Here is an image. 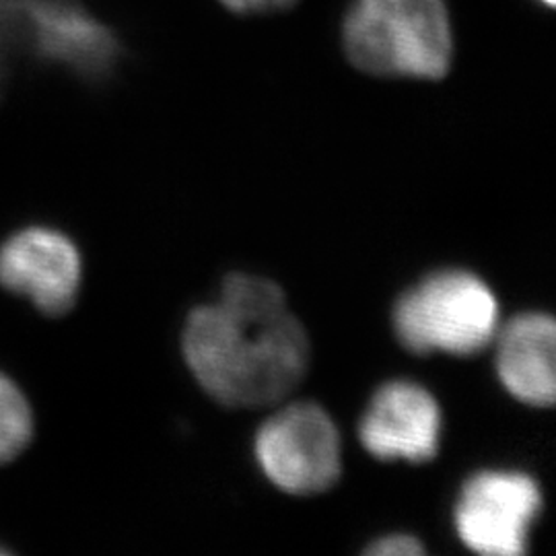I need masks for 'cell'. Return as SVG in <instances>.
<instances>
[{
    "label": "cell",
    "mask_w": 556,
    "mask_h": 556,
    "mask_svg": "<svg viewBox=\"0 0 556 556\" xmlns=\"http://www.w3.org/2000/svg\"><path fill=\"white\" fill-rule=\"evenodd\" d=\"M540 2H544L546 7H555V0H540Z\"/></svg>",
    "instance_id": "14"
},
{
    "label": "cell",
    "mask_w": 556,
    "mask_h": 556,
    "mask_svg": "<svg viewBox=\"0 0 556 556\" xmlns=\"http://www.w3.org/2000/svg\"><path fill=\"white\" fill-rule=\"evenodd\" d=\"M80 273L79 250L54 229H25L0 248V285L46 316H62L75 305Z\"/></svg>",
    "instance_id": "6"
},
{
    "label": "cell",
    "mask_w": 556,
    "mask_h": 556,
    "mask_svg": "<svg viewBox=\"0 0 556 556\" xmlns=\"http://www.w3.org/2000/svg\"><path fill=\"white\" fill-rule=\"evenodd\" d=\"M556 326L551 316L521 314L498 334L497 374L511 396L536 406H553L556 394Z\"/></svg>",
    "instance_id": "9"
},
{
    "label": "cell",
    "mask_w": 556,
    "mask_h": 556,
    "mask_svg": "<svg viewBox=\"0 0 556 556\" xmlns=\"http://www.w3.org/2000/svg\"><path fill=\"white\" fill-rule=\"evenodd\" d=\"M425 548L417 538L394 534V536L379 538L367 548V555L374 556H417L422 555Z\"/></svg>",
    "instance_id": "12"
},
{
    "label": "cell",
    "mask_w": 556,
    "mask_h": 556,
    "mask_svg": "<svg viewBox=\"0 0 556 556\" xmlns=\"http://www.w3.org/2000/svg\"><path fill=\"white\" fill-rule=\"evenodd\" d=\"M225 9L238 15H262L293 7L298 0H220Z\"/></svg>",
    "instance_id": "13"
},
{
    "label": "cell",
    "mask_w": 556,
    "mask_h": 556,
    "mask_svg": "<svg viewBox=\"0 0 556 556\" xmlns=\"http://www.w3.org/2000/svg\"><path fill=\"white\" fill-rule=\"evenodd\" d=\"M441 408L425 388L410 381H390L379 388L361 418L358 438L378 459L429 462L438 456Z\"/></svg>",
    "instance_id": "7"
},
{
    "label": "cell",
    "mask_w": 556,
    "mask_h": 556,
    "mask_svg": "<svg viewBox=\"0 0 556 556\" xmlns=\"http://www.w3.org/2000/svg\"><path fill=\"white\" fill-rule=\"evenodd\" d=\"M36 59L66 66L85 79H101L118 62L116 36L77 0H34Z\"/></svg>",
    "instance_id": "8"
},
{
    "label": "cell",
    "mask_w": 556,
    "mask_h": 556,
    "mask_svg": "<svg viewBox=\"0 0 556 556\" xmlns=\"http://www.w3.org/2000/svg\"><path fill=\"white\" fill-rule=\"evenodd\" d=\"M498 303L484 280L443 270L397 299L394 332L417 355L470 357L497 334Z\"/></svg>",
    "instance_id": "3"
},
{
    "label": "cell",
    "mask_w": 556,
    "mask_h": 556,
    "mask_svg": "<svg viewBox=\"0 0 556 556\" xmlns=\"http://www.w3.org/2000/svg\"><path fill=\"white\" fill-rule=\"evenodd\" d=\"M31 431L34 418L27 400L11 379L0 374V464L20 456Z\"/></svg>",
    "instance_id": "11"
},
{
    "label": "cell",
    "mask_w": 556,
    "mask_h": 556,
    "mask_svg": "<svg viewBox=\"0 0 556 556\" xmlns=\"http://www.w3.org/2000/svg\"><path fill=\"white\" fill-rule=\"evenodd\" d=\"M254 452L262 472L285 493L318 495L340 478V438L324 408L298 402L260 427Z\"/></svg>",
    "instance_id": "4"
},
{
    "label": "cell",
    "mask_w": 556,
    "mask_h": 556,
    "mask_svg": "<svg viewBox=\"0 0 556 556\" xmlns=\"http://www.w3.org/2000/svg\"><path fill=\"white\" fill-rule=\"evenodd\" d=\"M23 50L36 56L34 0H0V96Z\"/></svg>",
    "instance_id": "10"
},
{
    "label": "cell",
    "mask_w": 556,
    "mask_h": 556,
    "mask_svg": "<svg viewBox=\"0 0 556 556\" xmlns=\"http://www.w3.org/2000/svg\"><path fill=\"white\" fill-rule=\"evenodd\" d=\"M542 509L534 478L489 470L470 478L456 503L459 540L478 555L517 556L528 548V534Z\"/></svg>",
    "instance_id": "5"
},
{
    "label": "cell",
    "mask_w": 556,
    "mask_h": 556,
    "mask_svg": "<svg viewBox=\"0 0 556 556\" xmlns=\"http://www.w3.org/2000/svg\"><path fill=\"white\" fill-rule=\"evenodd\" d=\"M184 358L200 388L231 408L275 404L307 371L309 340L268 278L231 275L217 303L184 328Z\"/></svg>",
    "instance_id": "1"
},
{
    "label": "cell",
    "mask_w": 556,
    "mask_h": 556,
    "mask_svg": "<svg viewBox=\"0 0 556 556\" xmlns=\"http://www.w3.org/2000/svg\"><path fill=\"white\" fill-rule=\"evenodd\" d=\"M342 46L353 66L376 77L439 80L454 62L445 0H355Z\"/></svg>",
    "instance_id": "2"
}]
</instances>
